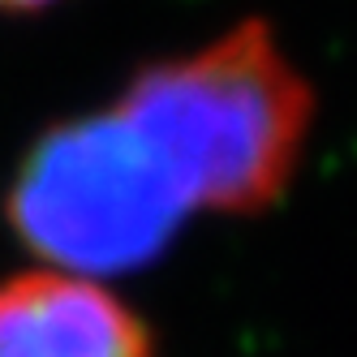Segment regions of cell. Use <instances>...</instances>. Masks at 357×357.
<instances>
[{
    "label": "cell",
    "instance_id": "obj_2",
    "mask_svg": "<svg viewBox=\"0 0 357 357\" xmlns=\"http://www.w3.org/2000/svg\"><path fill=\"white\" fill-rule=\"evenodd\" d=\"M190 215L164 146L121 99L47 130L9 190L17 237L61 271L86 275L151 263Z\"/></svg>",
    "mask_w": 357,
    "mask_h": 357
},
{
    "label": "cell",
    "instance_id": "obj_1",
    "mask_svg": "<svg viewBox=\"0 0 357 357\" xmlns=\"http://www.w3.org/2000/svg\"><path fill=\"white\" fill-rule=\"evenodd\" d=\"M130 108L176 172L194 211L250 215L289 190L314 121V95L263 17L198 52L134 73Z\"/></svg>",
    "mask_w": 357,
    "mask_h": 357
},
{
    "label": "cell",
    "instance_id": "obj_4",
    "mask_svg": "<svg viewBox=\"0 0 357 357\" xmlns=\"http://www.w3.org/2000/svg\"><path fill=\"white\" fill-rule=\"evenodd\" d=\"M47 5H56V0H0V13H39Z\"/></svg>",
    "mask_w": 357,
    "mask_h": 357
},
{
    "label": "cell",
    "instance_id": "obj_3",
    "mask_svg": "<svg viewBox=\"0 0 357 357\" xmlns=\"http://www.w3.org/2000/svg\"><path fill=\"white\" fill-rule=\"evenodd\" d=\"M0 357H151V336L108 289L31 271L0 284Z\"/></svg>",
    "mask_w": 357,
    "mask_h": 357
}]
</instances>
